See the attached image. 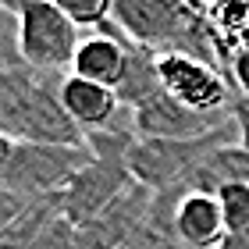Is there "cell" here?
I'll use <instances>...</instances> for the list:
<instances>
[{
	"mask_svg": "<svg viewBox=\"0 0 249 249\" xmlns=\"http://www.w3.org/2000/svg\"><path fill=\"white\" fill-rule=\"evenodd\" d=\"M57 71L15 64L0 71V132L15 142H43V146H86L82 128L68 118L61 104Z\"/></svg>",
	"mask_w": 249,
	"mask_h": 249,
	"instance_id": "6da1fadb",
	"label": "cell"
},
{
	"mask_svg": "<svg viewBox=\"0 0 249 249\" xmlns=\"http://www.w3.org/2000/svg\"><path fill=\"white\" fill-rule=\"evenodd\" d=\"M135 139H139V135H135L132 121H121L107 132L86 135V146H89L93 157H89V164L57 196L61 217L71 224V228L93 221L100 210H107L118 196H124V192L135 185V178L128 171V153H132Z\"/></svg>",
	"mask_w": 249,
	"mask_h": 249,
	"instance_id": "7a4b0ae2",
	"label": "cell"
},
{
	"mask_svg": "<svg viewBox=\"0 0 249 249\" xmlns=\"http://www.w3.org/2000/svg\"><path fill=\"white\" fill-rule=\"evenodd\" d=\"M231 142H239L235 121L221 124L207 135H196V139H135L128 153V171L135 185L150 192H164L167 185L182 182L189 171H196L203 160H210L217 150Z\"/></svg>",
	"mask_w": 249,
	"mask_h": 249,
	"instance_id": "3957f363",
	"label": "cell"
},
{
	"mask_svg": "<svg viewBox=\"0 0 249 249\" xmlns=\"http://www.w3.org/2000/svg\"><path fill=\"white\" fill-rule=\"evenodd\" d=\"M89 146H43V142H18L11 164L0 175V185L18 199H47L61 196L68 182L89 164Z\"/></svg>",
	"mask_w": 249,
	"mask_h": 249,
	"instance_id": "277c9868",
	"label": "cell"
},
{
	"mask_svg": "<svg viewBox=\"0 0 249 249\" xmlns=\"http://www.w3.org/2000/svg\"><path fill=\"white\" fill-rule=\"evenodd\" d=\"M78 43H82V29L50 0H39L18 15V57L25 68L57 75L71 71Z\"/></svg>",
	"mask_w": 249,
	"mask_h": 249,
	"instance_id": "5b68a950",
	"label": "cell"
},
{
	"mask_svg": "<svg viewBox=\"0 0 249 249\" xmlns=\"http://www.w3.org/2000/svg\"><path fill=\"white\" fill-rule=\"evenodd\" d=\"M157 75H160L164 93L178 100L182 107L199 110V114H231L235 89L228 82V75H221L217 68L203 64L196 57H185V53H160Z\"/></svg>",
	"mask_w": 249,
	"mask_h": 249,
	"instance_id": "8992f818",
	"label": "cell"
},
{
	"mask_svg": "<svg viewBox=\"0 0 249 249\" xmlns=\"http://www.w3.org/2000/svg\"><path fill=\"white\" fill-rule=\"evenodd\" d=\"M153 203V192L142 185H132L124 196H118L107 210H100L93 221L78 224L71 249H128L135 228L142 224L146 210Z\"/></svg>",
	"mask_w": 249,
	"mask_h": 249,
	"instance_id": "52a82bcc",
	"label": "cell"
},
{
	"mask_svg": "<svg viewBox=\"0 0 249 249\" xmlns=\"http://www.w3.org/2000/svg\"><path fill=\"white\" fill-rule=\"evenodd\" d=\"M228 121H231V114H199V110H189L178 100H171L164 89L157 96H150L142 107L132 110V128L139 139H196V135H207Z\"/></svg>",
	"mask_w": 249,
	"mask_h": 249,
	"instance_id": "ba28073f",
	"label": "cell"
},
{
	"mask_svg": "<svg viewBox=\"0 0 249 249\" xmlns=\"http://www.w3.org/2000/svg\"><path fill=\"white\" fill-rule=\"evenodd\" d=\"M61 104L68 110L82 135H93V132H107L121 121H132V114L121 107V100L114 89L107 86H96L89 78H78V75H64L61 82Z\"/></svg>",
	"mask_w": 249,
	"mask_h": 249,
	"instance_id": "9c48e42d",
	"label": "cell"
},
{
	"mask_svg": "<svg viewBox=\"0 0 249 249\" xmlns=\"http://www.w3.org/2000/svg\"><path fill=\"white\" fill-rule=\"evenodd\" d=\"M124 64H128V39L107 21L104 29H93L82 36L68 75H78V78H89L96 86L118 89L121 78H124Z\"/></svg>",
	"mask_w": 249,
	"mask_h": 249,
	"instance_id": "30bf717a",
	"label": "cell"
},
{
	"mask_svg": "<svg viewBox=\"0 0 249 249\" xmlns=\"http://www.w3.org/2000/svg\"><path fill=\"white\" fill-rule=\"evenodd\" d=\"M175 235L182 249H221V242L228 239V224H224L217 196L189 192V196L175 199Z\"/></svg>",
	"mask_w": 249,
	"mask_h": 249,
	"instance_id": "8fae6325",
	"label": "cell"
},
{
	"mask_svg": "<svg viewBox=\"0 0 249 249\" xmlns=\"http://www.w3.org/2000/svg\"><path fill=\"white\" fill-rule=\"evenodd\" d=\"M61 213V203L57 196H47V199H32L25 210L18 213L15 221L0 231V249H36L39 235L47 231V224Z\"/></svg>",
	"mask_w": 249,
	"mask_h": 249,
	"instance_id": "7c38bea8",
	"label": "cell"
},
{
	"mask_svg": "<svg viewBox=\"0 0 249 249\" xmlns=\"http://www.w3.org/2000/svg\"><path fill=\"white\" fill-rule=\"evenodd\" d=\"M203 11H207V21L217 32L221 47L228 53V68H231V57L242 50L246 32H249V0H203Z\"/></svg>",
	"mask_w": 249,
	"mask_h": 249,
	"instance_id": "4fadbf2b",
	"label": "cell"
},
{
	"mask_svg": "<svg viewBox=\"0 0 249 249\" xmlns=\"http://www.w3.org/2000/svg\"><path fill=\"white\" fill-rule=\"evenodd\" d=\"M224 224H228V235L235 231H249V182H231L217 192Z\"/></svg>",
	"mask_w": 249,
	"mask_h": 249,
	"instance_id": "5bb4252c",
	"label": "cell"
},
{
	"mask_svg": "<svg viewBox=\"0 0 249 249\" xmlns=\"http://www.w3.org/2000/svg\"><path fill=\"white\" fill-rule=\"evenodd\" d=\"M57 11H64L68 18L75 21L78 29H104L110 21V7H114V0H50Z\"/></svg>",
	"mask_w": 249,
	"mask_h": 249,
	"instance_id": "9a60e30c",
	"label": "cell"
},
{
	"mask_svg": "<svg viewBox=\"0 0 249 249\" xmlns=\"http://www.w3.org/2000/svg\"><path fill=\"white\" fill-rule=\"evenodd\" d=\"M15 64H21V57H18V18L0 11V71L15 68Z\"/></svg>",
	"mask_w": 249,
	"mask_h": 249,
	"instance_id": "2e32d148",
	"label": "cell"
},
{
	"mask_svg": "<svg viewBox=\"0 0 249 249\" xmlns=\"http://www.w3.org/2000/svg\"><path fill=\"white\" fill-rule=\"evenodd\" d=\"M71 239H75V228L61 217V213H57V217L47 224V231L39 235L36 249H71Z\"/></svg>",
	"mask_w": 249,
	"mask_h": 249,
	"instance_id": "e0dca14e",
	"label": "cell"
},
{
	"mask_svg": "<svg viewBox=\"0 0 249 249\" xmlns=\"http://www.w3.org/2000/svg\"><path fill=\"white\" fill-rule=\"evenodd\" d=\"M228 82H231V89H235V96H249V47H242V50L231 57Z\"/></svg>",
	"mask_w": 249,
	"mask_h": 249,
	"instance_id": "ac0fdd59",
	"label": "cell"
},
{
	"mask_svg": "<svg viewBox=\"0 0 249 249\" xmlns=\"http://www.w3.org/2000/svg\"><path fill=\"white\" fill-rule=\"evenodd\" d=\"M231 121H235V128H239V146L249 153V96L231 100Z\"/></svg>",
	"mask_w": 249,
	"mask_h": 249,
	"instance_id": "d6986e66",
	"label": "cell"
},
{
	"mask_svg": "<svg viewBox=\"0 0 249 249\" xmlns=\"http://www.w3.org/2000/svg\"><path fill=\"white\" fill-rule=\"evenodd\" d=\"M25 207H29L25 199H18L15 192H7L4 185H0V231H4V228H7V224L15 221V217H18V213L25 210Z\"/></svg>",
	"mask_w": 249,
	"mask_h": 249,
	"instance_id": "ffe728a7",
	"label": "cell"
},
{
	"mask_svg": "<svg viewBox=\"0 0 249 249\" xmlns=\"http://www.w3.org/2000/svg\"><path fill=\"white\" fill-rule=\"evenodd\" d=\"M15 146H18L15 139H7V135L0 132V175H4V167L11 164V153H15Z\"/></svg>",
	"mask_w": 249,
	"mask_h": 249,
	"instance_id": "44dd1931",
	"label": "cell"
},
{
	"mask_svg": "<svg viewBox=\"0 0 249 249\" xmlns=\"http://www.w3.org/2000/svg\"><path fill=\"white\" fill-rule=\"evenodd\" d=\"M32 4H39V0H0V11H7V15H21L25 7H32Z\"/></svg>",
	"mask_w": 249,
	"mask_h": 249,
	"instance_id": "7402d4cb",
	"label": "cell"
},
{
	"mask_svg": "<svg viewBox=\"0 0 249 249\" xmlns=\"http://www.w3.org/2000/svg\"><path fill=\"white\" fill-rule=\"evenodd\" d=\"M221 249H249V231H235L221 242Z\"/></svg>",
	"mask_w": 249,
	"mask_h": 249,
	"instance_id": "603a6c76",
	"label": "cell"
},
{
	"mask_svg": "<svg viewBox=\"0 0 249 249\" xmlns=\"http://www.w3.org/2000/svg\"><path fill=\"white\" fill-rule=\"evenodd\" d=\"M242 47H249V32H246V43H242Z\"/></svg>",
	"mask_w": 249,
	"mask_h": 249,
	"instance_id": "cb8c5ba5",
	"label": "cell"
},
{
	"mask_svg": "<svg viewBox=\"0 0 249 249\" xmlns=\"http://www.w3.org/2000/svg\"><path fill=\"white\" fill-rule=\"evenodd\" d=\"M199 4H203V0H199Z\"/></svg>",
	"mask_w": 249,
	"mask_h": 249,
	"instance_id": "d4e9b609",
	"label": "cell"
}]
</instances>
